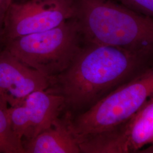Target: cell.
<instances>
[{
	"mask_svg": "<svg viewBox=\"0 0 153 153\" xmlns=\"http://www.w3.org/2000/svg\"><path fill=\"white\" fill-rule=\"evenodd\" d=\"M151 58L110 45L83 42L69 66L48 88L63 97L64 108L87 110L134 76Z\"/></svg>",
	"mask_w": 153,
	"mask_h": 153,
	"instance_id": "cell-1",
	"label": "cell"
},
{
	"mask_svg": "<svg viewBox=\"0 0 153 153\" xmlns=\"http://www.w3.org/2000/svg\"><path fill=\"white\" fill-rule=\"evenodd\" d=\"M84 42L110 45L153 57V18L113 0H74Z\"/></svg>",
	"mask_w": 153,
	"mask_h": 153,
	"instance_id": "cell-2",
	"label": "cell"
},
{
	"mask_svg": "<svg viewBox=\"0 0 153 153\" xmlns=\"http://www.w3.org/2000/svg\"><path fill=\"white\" fill-rule=\"evenodd\" d=\"M83 44L73 17L48 30L11 40L2 48L51 79L69 66Z\"/></svg>",
	"mask_w": 153,
	"mask_h": 153,
	"instance_id": "cell-3",
	"label": "cell"
},
{
	"mask_svg": "<svg viewBox=\"0 0 153 153\" xmlns=\"http://www.w3.org/2000/svg\"><path fill=\"white\" fill-rule=\"evenodd\" d=\"M153 97V62L101 99L69 126L79 140L107 131L126 120Z\"/></svg>",
	"mask_w": 153,
	"mask_h": 153,
	"instance_id": "cell-4",
	"label": "cell"
},
{
	"mask_svg": "<svg viewBox=\"0 0 153 153\" xmlns=\"http://www.w3.org/2000/svg\"><path fill=\"white\" fill-rule=\"evenodd\" d=\"M153 144V97L126 120L79 140L81 153H136Z\"/></svg>",
	"mask_w": 153,
	"mask_h": 153,
	"instance_id": "cell-5",
	"label": "cell"
},
{
	"mask_svg": "<svg viewBox=\"0 0 153 153\" xmlns=\"http://www.w3.org/2000/svg\"><path fill=\"white\" fill-rule=\"evenodd\" d=\"M74 14V0L13 1L6 17L2 48L14 39L56 27Z\"/></svg>",
	"mask_w": 153,
	"mask_h": 153,
	"instance_id": "cell-6",
	"label": "cell"
},
{
	"mask_svg": "<svg viewBox=\"0 0 153 153\" xmlns=\"http://www.w3.org/2000/svg\"><path fill=\"white\" fill-rule=\"evenodd\" d=\"M50 85L49 78L0 49V97L8 106L23 104L30 94Z\"/></svg>",
	"mask_w": 153,
	"mask_h": 153,
	"instance_id": "cell-7",
	"label": "cell"
},
{
	"mask_svg": "<svg viewBox=\"0 0 153 153\" xmlns=\"http://www.w3.org/2000/svg\"><path fill=\"white\" fill-rule=\"evenodd\" d=\"M59 117L52 126L33 139L23 141L25 153H81L79 142L69 126L71 115Z\"/></svg>",
	"mask_w": 153,
	"mask_h": 153,
	"instance_id": "cell-8",
	"label": "cell"
},
{
	"mask_svg": "<svg viewBox=\"0 0 153 153\" xmlns=\"http://www.w3.org/2000/svg\"><path fill=\"white\" fill-rule=\"evenodd\" d=\"M23 104L30 123L28 136L25 141L33 139L52 126L65 107L63 97L48 88L31 93Z\"/></svg>",
	"mask_w": 153,
	"mask_h": 153,
	"instance_id": "cell-9",
	"label": "cell"
},
{
	"mask_svg": "<svg viewBox=\"0 0 153 153\" xmlns=\"http://www.w3.org/2000/svg\"><path fill=\"white\" fill-rule=\"evenodd\" d=\"M7 107H0V153H25L22 140L12 129Z\"/></svg>",
	"mask_w": 153,
	"mask_h": 153,
	"instance_id": "cell-10",
	"label": "cell"
},
{
	"mask_svg": "<svg viewBox=\"0 0 153 153\" xmlns=\"http://www.w3.org/2000/svg\"><path fill=\"white\" fill-rule=\"evenodd\" d=\"M13 131L22 140L27 138L30 123L25 104L8 107L6 109Z\"/></svg>",
	"mask_w": 153,
	"mask_h": 153,
	"instance_id": "cell-11",
	"label": "cell"
},
{
	"mask_svg": "<svg viewBox=\"0 0 153 153\" xmlns=\"http://www.w3.org/2000/svg\"><path fill=\"white\" fill-rule=\"evenodd\" d=\"M119 1L133 11L153 18V0H119Z\"/></svg>",
	"mask_w": 153,
	"mask_h": 153,
	"instance_id": "cell-12",
	"label": "cell"
},
{
	"mask_svg": "<svg viewBox=\"0 0 153 153\" xmlns=\"http://www.w3.org/2000/svg\"><path fill=\"white\" fill-rule=\"evenodd\" d=\"M14 0H0V49L2 48V39L6 17Z\"/></svg>",
	"mask_w": 153,
	"mask_h": 153,
	"instance_id": "cell-13",
	"label": "cell"
},
{
	"mask_svg": "<svg viewBox=\"0 0 153 153\" xmlns=\"http://www.w3.org/2000/svg\"><path fill=\"white\" fill-rule=\"evenodd\" d=\"M142 152L141 153H153V144L142 150Z\"/></svg>",
	"mask_w": 153,
	"mask_h": 153,
	"instance_id": "cell-14",
	"label": "cell"
},
{
	"mask_svg": "<svg viewBox=\"0 0 153 153\" xmlns=\"http://www.w3.org/2000/svg\"><path fill=\"white\" fill-rule=\"evenodd\" d=\"M9 107V106L5 102H4L2 100V99L0 97V107Z\"/></svg>",
	"mask_w": 153,
	"mask_h": 153,
	"instance_id": "cell-15",
	"label": "cell"
},
{
	"mask_svg": "<svg viewBox=\"0 0 153 153\" xmlns=\"http://www.w3.org/2000/svg\"><path fill=\"white\" fill-rule=\"evenodd\" d=\"M25 1V0H17L16 1Z\"/></svg>",
	"mask_w": 153,
	"mask_h": 153,
	"instance_id": "cell-16",
	"label": "cell"
}]
</instances>
